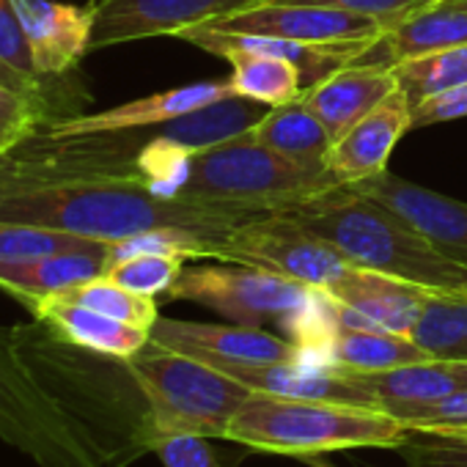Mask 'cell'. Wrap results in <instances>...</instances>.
<instances>
[{"label":"cell","instance_id":"obj_1","mask_svg":"<svg viewBox=\"0 0 467 467\" xmlns=\"http://www.w3.org/2000/svg\"><path fill=\"white\" fill-rule=\"evenodd\" d=\"M245 217L251 212L162 195L132 176H58L23 171L0 160V220L121 243L160 228L195 231L220 240Z\"/></svg>","mask_w":467,"mask_h":467},{"label":"cell","instance_id":"obj_2","mask_svg":"<svg viewBox=\"0 0 467 467\" xmlns=\"http://www.w3.org/2000/svg\"><path fill=\"white\" fill-rule=\"evenodd\" d=\"M17 352L39 385L83 426L108 467L149 448V407L127 360L83 349L47 322L15 325Z\"/></svg>","mask_w":467,"mask_h":467},{"label":"cell","instance_id":"obj_3","mask_svg":"<svg viewBox=\"0 0 467 467\" xmlns=\"http://www.w3.org/2000/svg\"><path fill=\"white\" fill-rule=\"evenodd\" d=\"M349 265L393 275L434 295L467 297V267L442 256L420 231L349 184L286 209Z\"/></svg>","mask_w":467,"mask_h":467},{"label":"cell","instance_id":"obj_4","mask_svg":"<svg viewBox=\"0 0 467 467\" xmlns=\"http://www.w3.org/2000/svg\"><path fill=\"white\" fill-rule=\"evenodd\" d=\"M410 429L382 410L251 393L234 415L225 440L267 453L319 456L349 448H399Z\"/></svg>","mask_w":467,"mask_h":467},{"label":"cell","instance_id":"obj_5","mask_svg":"<svg viewBox=\"0 0 467 467\" xmlns=\"http://www.w3.org/2000/svg\"><path fill=\"white\" fill-rule=\"evenodd\" d=\"M336 184L341 182L330 171L303 168L245 132L240 138L192 151L176 198L201 206L259 214L295 209Z\"/></svg>","mask_w":467,"mask_h":467},{"label":"cell","instance_id":"obj_6","mask_svg":"<svg viewBox=\"0 0 467 467\" xmlns=\"http://www.w3.org/2000/svg\"><path fill=\"white\" fill-rule=\"evenodd\" d=\"M146 407H149V448L165 437H225L228 426L254 393L225 371L201 363L190 355L165 349L149 341L127 360Z\"/></svg>","mask_w":467,"mask_h":467},{"label":"cell","instance_id":"obj_7","mask_svg":"<svg viewBox=\"0 0 467 467\" xmlns=\"http://www.w3.org/2000/svg\"><path fill=\"white\" fill-rule=\"evenodd\" d=\"M0 440L39 467H108L83 426L39 385L0 325Z\"/></svg>","mask_w":467,"mask_h":467},{"label":"cell","instance_id":"obj_8","mask_svg":"<svg viewBox=\"0 0 467 467\" xmlns=\"http://www.w3.org/2000/svg\"><path fill=\"white\" fill-rule=\"evenodd\" d=\"M214 262L262 267L311 289H327L349 262L289 212H262L228 228Z\"/></svg>","mask_w":467,"mask_h":467},{"label":"cell","instance_id":"obj_9","mask_svg":"<svg viewBox=\"0 0 467 467\" xmlns=\"http://www.w3.org/2000/svg\"><path fill=\"white\" fill-rule=\"evenodd\" d=\"M308 295L311 286L270 270L223 262L184 267L165 297L198 303L237 325L265 327L267 322H281L284 327L303 308Z\"/></svg>","mask_w":467,"mask_h":467},{"label":"cell","instance_id":"obj_10","mask_svg":"<svg viewBox=\"0 0 467 467\" xmlns=\"http://www.w3.org/2000/svg\"><path fill=\"white\" fill-rule=\"evenodd\" d=\"M206 26L228 34L278 36L308 45H377L379 36L388 31V26L374 17L319 4H286V0H265V4L234 12Z\"/></svg>","mask_w":467,"mask_h":467},{"label":"cell","instance_id":"obj_11","mask_svg":"<svg viewBox=\"0 0 467 467\" xmlns=\"http://www.w3.org/2000/svg\"><path fill=\"white\" fill-rule=\"evenodd\" d=\"M94 6L91 53L154 39L176 36L192 26H206L265 0H88Z\"/></svg>","mask_w":467,"mask_h":467},{"label":"cell","instance_id":"obj_12","mask_svg":"<svg viewBox=\"0 0 467 467\" xmlns=\"http://www.w3.org/2000/svg\"><path fill=\"white\" fill-rule=\"evenodd\" d=\"M149 341L214 368L234 363H306L303 349L292 338L251 325H206L160 317Z\"/></svg>","mask_w":467,"mask_h":467},{"label":"cell","instance_id":"obj_13","mask_svg":"<svg viewBox=\"0 0 467 467\" xmlns=\"http://www.w3.org/2000/svg\"><path fill=\"white\" fill-rule=\"evenodd\" d=\"M349 187L382 203L393 214H399L404 223L420 231L442 256L467 267V203L464 201L420 187L390 171H382Z\"/></svg>","mask_w":467,"mask_h":467},{"label":"cell","instance_id":"obj_14","mask_svg":"<svg viewBox=\"0 0 467 467\" xmlns=\"http://www.w3.org/2000/svg\"><path fill=\"white\" fill-rule=\"evenodd\" d=\"M26 31L39 78L64 80L88 53L94 36V6L58 0H12Z\"/></svg>","mask_w":467,"mask_h":467},{"label":"cell","instance_id":"obj_15","mask_svg":"<svg viewBox=\"0 0 467 467\" xmlns=\"http://www.w3.org/2000/svg\"><path fill=\"white\" fill-rule=\"evenodd\" d=\"M412 130V102L401 86H396L371 113L352 124L338 140H333L325 168L341 182L355 184L388 171V160L396 143Z\"/></svg>","mask_w":467,"mask_h":467},{"label":"cell","instance_id":"obj_16","mask_svg":"<svg viewBox=\"0 0 467 467\" xmlns=\"http://www.w3.org/2000/svg\"><path fill=\"white\" fill-rule=\"evenodd\" d=\"M231 80H203V83H190L168 91H157L143 99L124 102L119 108H108L102 113H75L67 119H58L42 132L53 138H75V135H102V132H127V130H143L154 127L171 119H179L184 113H192L203 105H212L217 99L231 97Z\"/></svg>","mask_w":467,"mask_h":467},{"label":"cell","instance_id":"obj_17","mask_svg":"<svg viewBox=\"0 0 467 467\" xmlns=\"http://www.w3.org/2000/svg\"><path fill=\"white\" fill-rule=\"evenodd\" d=\"M327 292L341 306L363 317L371 327L401 333V336H412L429 297L434 295L415 284H407V281H399L393 275L374 273L366 267H355V265H349L327 286Z\"/></svg>","mask_w":467,"mask_h":467},{"label":"cell","instance_id":"obj_18","mask_svg":"<svg viewBox=\"0 0 467 467\" xmlns=\"http://www.w3.org/2000/svg\"><path fill=\"white\" fill-rule=\"evenodd\" d=\"M399 86L390 64L355 61L336 72L317 88L306 91V105L317 113L333 140H338L352 124L371 113L393 88Z\"/></svg>","mask_w":467,"mask_h":467},{"label":"cell","instance_id":"obj_19","mask_svg":"<svg viewBox=\"0 0 467 467\" xmlns=\"http://www.w3.org/2000/svg\"><path fill=\"white\" fill-rule=\"evenodd\" d=\"M26 308L31 311L34 319L47 322L67 341H72L83 349L108 355V358H119V360L135 358L151 338V333L143 327L119 322L113 317H105L94 308L64 300L58 295L36 297V300L26 303Z\"/></svg>","mask_w":467,"mask_h":467},{"label":"cell","instance_id":"obj_20","mask_svg":"<svg viewBox=\"0 0 467 467\" xmlns=\"http://www.w3.org/2000/svg\"><path fill=\"white\" fill-rule=\"evenodd\" d=\"M113 245L105 251H72V254H50V256H31L0 262V289L9 292L23 306L67 292L99 275H108L113 259Z\"/></svg>","mask_w":467,"mask_h":467},{"label":"cell","instance_id":"obj_21","mask_svg":"<svg viewBox=\"0 0 467 467\" xmlns=\"http://www.w3.org/2000/svg\"><path fill=\"white\" fill-rule=\"evenodd\" d=\"M306 363L330 366L338 371H385L410 363L434 360L412 336L371 330V327H338L319 352H303Z\"/></svg>","mask_w":467,"mask_h":467},{"label":"cell","instance_id":"obj_22","mask_svg":"<svg viewBox=\"0 0 467 467\" xmlns=\"http://www.w3.org/2000/svg\"><path fill=\"white\" fill-rule=\"evenodd\" d=\"M456 45H467V9L448 6L440 0V4L388 28L366 56H379L377 64L393 67L399 61L420 58Z\"/></svg>","mask_w":467,"mask_h":467},{"label":"cell","instance_id":"obj_23","mask_svg":"<svg viewBox=\"0 0 467 467\" xmlns=\"http://www.w3.org/2000/svg\"><path fill=\"white\" fill-rule=\"evenodd\" d=\"M251 135L262 146L278 151L281 157H286L303 168L327 171L325 160H327V151L333 146V138L325 130V124L317 119V113L306 105L303 97L295 102L270 108L256 121Z\"/></svg>","mask_w":467,"mask_h":467},{"label":"cell","instance_id":"obj_24","mask_svg":"<svg viewBox=\"0 0 467 467\" xmlns=\"http://www.w3.org/2000/svg\"><path fill=\"white\" fill-rule=\"evenodd\" d=\"M363 390L371 393V399L377 401V410L393 415L399 420V415L412 407V404H423V401H434L442 399L448 393H453L456 388H464L442 360H426V363H410V366H396V368H385V371H347Z\"/></svg>","mask_w":467,"mask_h":467},{"label":"cell","instance_id":"obj_25","mask_svg":"<svg viewBox=\"0 0 467 467\" xmlns=\"http://www.w3.org/2000/svg\"><path fill=\"white\" fill-rule=\"evenodd\" d=\"M217 58H225L231 64V88L237 97L256 99L267 108L286 105L303 97V80L300 72L281 58L243 50V47H231L220 45L209 50Z\"/></svg>","mask_w":467,"mask_h":467},{"label":"cell","instance_id":"obj_26","mask_svg":"<svg viewBox=\"0 0 467 467\" xmlns=\"http://www.w3.org/2000/svg\"><path fill=\"white\" fill-rule=\"evenodd\" d=\"M412 341L434 360H467V297L431 295L412 330Z\"/></svg>","mask_w":467,"mask_h":467},{"label":"cell","instance_id":"obj_27","mask_svg":"<svg viewBox=\"0 0 467 467\" xmlns=\"http://www.w3.org/2000/svg\"><path fill=\"white\" fill-rule=\"evenodd\" d=\"M396 80L410 97L412 108L442 91L467 86V45L393 64Z\"/></svg>","mask_w":467,"mask_h":467},{"label":"cell","instance_id":"obj_28","mask_svg":"<svg viewBox=\"0 0 467 467\" xmlns=\"http://www.w3.org/2000/svg\"><path fill=\"white\" fill-rule=\"evenodd\" d=\"M58 297L72 300V303H80L86 308H94V311H99L105 317L119 319V322L143 327L149 333H151L154 322L160 319V308H157V300L154 297L135 295V292L124 289L121 284L110 281L108 275H99L94 281H86L80 286H72L67 292H58Z\"/></svg>","mask_w":467,"mask_h":467},{"label":"cell","instance_id":"obj_29","mask_svg":"<svg viewBox=\"0 0 467 467\" xmlns=\"http://www.w3.org/2000/svg\"><path fill=\"white\" fill-rule=\"evenodd\" d=\"M110 245L113 243L80 237V234H69V231H58V228L0 220V262L50 256V254H72V251H105Z\"/></svg>","mask_w":467,"mask_h":467},{"label":"cell","instance_id":"obj_30","mask_svg":"<svg viewBox=\"0 0 467 467\" xmlns=\"http://www.w3.org/2000/svg\"><path fill=\"white\" fill-rule=\"evenodd\" d=\"M53 121L58 116L42 99L0 83V154L12 151Z\"/></svg>","mask_w":467,"mask_h":467},{"label":"cell","instance_id":"obj_31","mask_svg":"<svg viewBox=\"0 0 467 467\" xmlns=\"http://www.w3.org/2000/svg\"><path fill=\"white\" fill-rule=\"evenodd\" d=\"M184 267H187V262L173 259V256H132V259L116 262L108 270V278L135 295L157 300L160 295L171 292V286L176 284V278L182 275Z\"/></svg>","mask_w":467,"mask_h":467},{"label":"cell","instance_id":"obj_32","mask_svg":"<svg viewBox=\"0 0 467 467\" xmlns=\"http://www.w3.org/2000/svg\"><path fill=\"white\" fill-rule=\"evenodd\" d=\"M396 451L404 467H467V434L410 431Z\"/></svg>","mask_w":467,"mask_h":467},{"label":"cell","instance_id":"obj_33","mask_svg":"<svg viewBox=\"0 0 467 467\" xmlns=\"http://www.w3.org/2000/svg\"><path fill=\"white\" fill-rule=\"evenodd\" d=\"M399 420L410 431H456V429H467V388H456L453 393H448L442 399H434V401L412 404L399 415Z\"/></svg>","mask_w":467,"mask_h":467},{"label":"cell","instance_id":"obj_34","mask_svg":"<svg viewBox=\"0 0 467 467\" xmlns=\"http://www.w3.org/2000/svg\"><path fill=\"white\" fill-rule=\"evenodd\" d=\"M0 64L15 69L17 75L28 78L34 83H42V86L61 83V80L39 78L31 47H28V39H26V31L20 26V17H17V9H15L12 0H0Z\"/></svg>","mask_w":467,"mask_h":467},{"label":"cell","instance_id":"obj_35","mask_svg":"<svg viewBox=\"0 0 467 467\" xmlns=\"http://www.w3.org/2000/svg\"><path fill=\"white\" fill-rule=\"evenodd\" d=\"M286 4H319V6H333V9H344L352 15H363V17H374L379 23H385L388 28H393L396 23L412 17L415 12H423L440 0H286Z\"/></svg>","mask_w":467,"mask_h":467},{"label":"cell","instance_id":"obj_36","mask_svg":"<svg viewBox=\"0 0 467 467\" xmlns=\"http://www.w3.org/2000/svg\"><path fill=\"white\" fill-rule=\"evenodd\" d=\"M165 467H223L214 451L209 448L206 437H192V434H179V437H165L154 445V451Z\"/></svg>","mask_w":467,"mask_h":467},{"label":"cell","instance_id":"obj_37","mask_svg":"<svg viewBox=\"0 0 467 467\" xmlns=\"http://www.w3.org/2000/svg\"><path fill=\"white\" fill-rule=\"evenodd\" d=\"M0 83H6V86H12V88H17V91L28 94V97L42 99L58 119L72 116V113H67V110H69V108H67L69 102H86V99H88V97L80 94L78 88H75V91H67V86H61V83H53V86L34 83V80L17 75L15 69H9V67H4V64H0Z\"/></svg>","mask_w":467,"mask_h":467},{"label":"cell","instance_id":"obj_38","mask_svg":"<svg viewBox=\"0 0 467 467\" xmlns=\"http://www.w3.org/2000/svg\"><path fill=\"white\" fill-rule=\"evenodd\" d=\"M456 119H467V86L442 91V94L429 97L412 108V130L445 124V121H456Z\"/></svg>","mask_w":467,"mask_h":467},{"label":"cell","instance_id":"obj_39","mask_svg":"<svg viewBox=\"0 0 467 467\" xmlns=\"http://www.w3.org/2000/svg\"><path fill=\"white\" fill-rule=\"evenodd\" d=\"M448 366V371L467 388V360H442Z\"/></svg>","mask_w":467,"mask_h":467},{"label":"cell","instance_id":"obj_40","mask_svg":"<svg viewBox=\"0 0 467 467\" xmlns=\"http://www.w3.org/2000/svg\"><path fill=\"white\" fill-rule=\"evenodd\" d=\"M448 6H456V9H467V0H442Z\"/></svg>","mask_w":467,"mask_h":467},{"label":"cell","instance_id":"obj_41","mask_svg":"<svg viewBox=\"0 0 467 467\" xmlns=\"http://www.w3.org/2000/svg\"><path fill=\"white\" fill-rule=\"evenodd\" d=\"M308 464H314V467H330L327 462H319V456H308Z\"/></svg>","mask_w":467,"mask_h":467},{"label":"cell","instance_id":"obj_42","mask_svg":"<svg viewBox=\"0 0 467 467\" xmlns=\"http://www.w3.org/2000/svg\"><path fill=\"white\" fill-rule=\"evenodd\" d=\"M448 434H467V429H456V431H448Z\"/></svg>","mask_w":467,"mask_h":467}]
</instances>
